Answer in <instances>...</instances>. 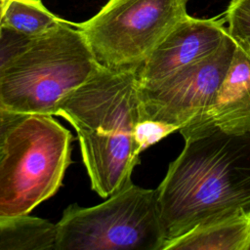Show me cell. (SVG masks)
Returning <instances> with one entry per match:
<instances>
[{
	"label": "cell",
	"mask_w": 250,
	"mask_h": 250,
	"mask_svg": "<svg viewBox=\"0 0 250 250\" xmlns=\"http://www.w3.org/2000/svg\"><path fill=\"white\" fill-rule=\"evenodd\" d=\"M157 190L165 241L195 226L250 209V134H191ZM165 243V242H164Z\"/></svg>",
	"instance_id": "1"
},
{
	"label": "cell",
	"mask_w": 250,
	"mask_h": 250,
	"mask_svg": "<svg viewBox=\"0 0 250 250\" xmlns=\"http://www.w3.org/2000/svg\"><path fill=\"white\" fill-rule=\"evenodd\" d=\"M139 66L99 65L57 107L56 115L68 121L77 133L91 188L102 198L130 182L139 163L134 141L135 126L142 119Z\"/></svg>",
	"instance_id": "2"
},
{
	"label": "cell",
	"mask_w": 250,
	"mask_h": 250,
	"mask_svg": "<svg viewBox=\"0 0 250 250\" xmlns=\"http://www.w3.org/2000/svg\"><path fill=\"white\" fill-rule=\"evenodd\" d=\"M74 22L31 38L0 72V106L21 114L56 115L62 100L99 67Z\"/></svg>",
	"instance_id": "3"
},
{
	"label": "cell",
	"mask_w": 250,
	"mask_h": 250,
	"mask_svg": "<svg viewBox=\"0 0 250 250\" xmlns=\"http://www.w3.org/2000/svg\"><path fill=\"white\" fill-rule=\"evenodd\" d=\"M72 141L53 115L26 114L9 130L0 157V217L28 215L60 189Z\"/></svg>",
	"instance_id": "4"
},
{
	"label": "cell",
	"mask_w": 250,
	"mask_h": 250,
	"mask_svg": "<svg viewBox=\"0 0 250 250\" xmlns=\"http://www.w3.org/2000/svg\"><path fill=\"white\" fill-rule=\"evenodd\" d=\"M165 233L157 190L128 182L103 203L64 209L55 250H162Z\"/></svg>",
	"instance_id": "5"
},
{
	"label": "cell",
	"mask_w": 250,
	"mask_h": 250,
	"mask_svg": "<svg viewBox=\"0 0 250 250\" xmlns=\"http://www.w3.org/2000/svg\"><path fill=\"white\" fill-rule=\"evenodd\" d=\"M188 0H108L85 21L74 23L98 63L139 66L185 18Z\"/></svg>",
	"instance_id": "6"
},
{
	"label": "cell",
	"mask_w": 250,
	"mask_h": 250,
	"mask_svg": "<svg viewBox=\"0 0 250 250\" xmlns=\"http://www.w3.org/2000/svg\"><path fill=\"white\" fill-rule=\"evenodd\" d=\"M235 41L228 33L208 57L148 91L139 92L142 119L149 118L182 128L211 104L233 53Z\"/></svg>",
	"instance_id": "7"
},
{
	"label": "cell",
	"mask_w": 250,
	"mask_h": 250,
	"mask_svg": "<svg viewBox=\"0 0 250 250\" xmlns=\"http://www.w3.org/2000/svg\"><path fill=\"white\" fill-rule=\"evenodd\" d=\"M224 21L188 16L154 48L138 68L139 92L156 88L212 54L227 36Z\"/></svg>",
	"instance_id": "8"
},
{
	"label": "cell",
	"mask_w": 250,
	"mask_h": 250,
	"mask_svg": "<svg viewBox=\"0 0 250 250\" xmlns=\"http://www.w3.org/2000/svg\"><path fill=\"white\" fill-rule=\"evenodd\" d=\"M214 128L229 134H250V55L237 44L211 104L179 132L185 138Z\"/></svg>",
	"instance_id": "9"
},
{
	"label": "cell",
	"mask_w": 250,
	"mask_h": 250,
	"mask_svg": "<svg viewBox=\"0 0 250 250\" xmlns=\"http://www.w3.org/2000/svg\"><path fill=\"white\" fill-rule=\"evenodd\" d=\"M162 250H250V209L203 222L165 241Z\"/></svg>",
	"instance_id": "10"
},
{
	"label": "cell",
	"mask_w": 250,
	"mask_h": 250,
	"mask_svg": "<svg viewBox=\"0 0 250 250\" xmlns=\"http://www.w3.org/2000/svg\"><path fill=\"white\" fill-rule=\"evenodd\" d=\"M56 224L28 215L0 217V250H55Z\"/></svg>",
	"instance_id": "11"
},
{
	"label": "cell",
	"mask_w": 250,
	"mask_h": 250,
	"mask_svg": "<svg viewBox=\"0 0 250 250\" xmlns=\"http://www.w3.org/2000/svg\"><path fill=\"white\" fill-rule=\"evenodd\" d=\"M64 20L49 11L41 0H9L3 2V27L28 38L40 36Z\"/></svg>",
	"instance_id": "12"
},
{
	"label": "cell",
	"mask_w": 250,
	"mask_h": 250,
	"mask_svg": "<svg viewBox=\"0 0 250 250\" xmlns=\"http://www.w3.org/2000/svg\"><path fill=\"white\" fill-rule=\"evenodd\" d=\"M226 21L228 33L250 55V0H230Z\"/></svg>",
	"instance_id": "13"
},
{
	"label": "cell",
	"mask_w": 250,
	"mask_h": 250,
	"mask_svg": "<svg viewBox=\"0 0 250 250\" xmlns=\"http://www.w3.org/2000/svg\"><path fill=\"white\" fill-rule=\"evenodd\" d=\"M180 127L156 119H141L134 129V141L141 154L149 146L157 144L170 134L179 131Z\"/></svg>",
	"instance_id": "14"
},
{
	"label": "cell",
	"mask_w": 250,
	"mask_h": 250,
	"mask_svg": "<svg viewBox=\"0 0 250 250\" xmlns=\"http://www.w3.org/2000/svg\"><path fill=\"white\" fill-rule=\"evenodd\" d=\"M2 9L3 2L0 1V72L6 63L31 39L3 27L1 22Z\"/></svg>",
	"instance_id": "15"
},
{
	"label": "cell",
	"mask_w": 250,
	"mask_h": 250,
	"mask_svg": "<svg viewBox=\"0 0 250 250\" xmlns=\"http://www.w3.org/2000/svg\"><path fill=\"white\" fill-rule=\"evenodd\" d=\"M26 114L10 111L0 106V157L3 152L4 143L9 130Z\"/></svg>",
	"instance_id": "16"
},
{
	"label": "cell",
	"mask_w": 250,
	"mask_h": 250,
	"mask_svg": "<svg viewBox=\"0 0 250 250\" xmlns=\"http://www.w3.org/2000/svg\"><path fill=\"white\" fill-rule=\"evenodd\" d=\"M0 1H2V2H7V1H9V0H0Z\"/></svg>",
	"instance_id": "17"
}]
</instances>
